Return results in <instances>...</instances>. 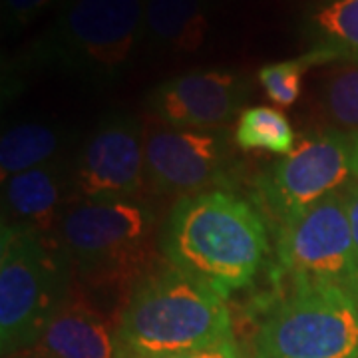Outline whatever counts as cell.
Wrapping results in <instances>:
<instances>
[{
	"label": "cell",
	"mask_w": 358,
	"mask_h": 358,
	"mask_svg": "<svg viewBox=\"0 0 358 358\" xmlns=\"http://www.w3.org/2000/svg\"><path fill=\"white\" fill-rule=\"evenodd\" d=\"M159 245L167 265L223 299L251 287L268 255L265 219L243 197L223 189L179 197Z\"/></svg>",
	"instance_id": "cell-1"
},
{
	"label": "cell",
	"mask_w": 358,
	"mask_h": 358,
	"mask_svg": "<svg viewBox=\"0 0 358 358\" xmlns=\"http://www.w3.org/2000/svg\"><path fill=\"white\" fill-rule=\"evenodd\" d=\"M229 338L227 299L171 265L136 285L117 320L120 358L192 352Z\"/></svg>",
	"instance_id": "cell-2"
},
{
	"label": "cell",
	"mask_w": 358,
	"mask_h": 358,
	"mask_svg": "<svg viewBox=\"0 0 358 358\" xmlns=\"http://www.w3.org/2000/svg\"><path fill=\"white\" fill-rule=\"evenodd\" d=\"M143 36L145 0H60L30 56L32 64L106 88L128 72Z\"/></svg>",
	"instance_id": "cell-3"
},
{
	"label": "cell",
	"mask_w": 358,
	"mask_h": 358,
	"mask_svg": "<svg viewBox=\"0 0 358 358\" xmlns=\"http://www.w3.org/2000/svg\"><path fill=\"white\" fill-rule=\"evenodd\" d=\"M154 213L140 199H82L66 209L54 241L92 289L131 293L154 271Z\"/></svg>",
	"instance_id": "cell-4"
},
{
	"label": "cell",
	"mask_w": 358,
	"mask_h": 358,
	"mask_svg": "<svg viewBox=\"0 0 358 358\" xmlns=\"http://www.w3.org/2000/svg\"><path fill=\"white\" fill-rule=\"evenodd\" d=\"M72 268L50 237L6 225L0 231V348L28 352L72 289Z\"/></svg>",
	"instance_id": "cell-5"
},
{
	"label": "cell",
	"mask_w": 358,
	"mask_h": 358,
	"mask_svg": "<svg viewBox=\"0 0 358 358\" xmlns=\"http://www.w3.org/2000/svg\"><path fill=\"white\" fill-rule=\"evenodd\" d=\"M253 358H358V299L341 285H293L267 308Z\"/></svg>",
	"instance_id": "cell-6"
},
{
	"label": "cell",
	"mask_w": 358,
	"mask_h": 358,
	"mask_svg": "<svg viewBox=\"0 0 358 358\" xmlns=\"http://www.w3.org/2000/svg\"><path fill=\"white\" fill-rule=\"evenodd\" d=\"M358 181V131L329 128L301 140L259 178V197L279 221Z\"/></svg>",
	"instance_id": "cell-7"
},
{
	"label": "cell",
	"mask_w": 358,
	"mask_h": 358,
	"mask_svg": "<svg viewBox=\"0 0 358 358\" xmlns=\"http://www.w3.org/2000/svg\"><path fill=\"white\" fill-rule=\"evenodd\" d=\"M277 261L293 285L331 282L350 289L358 279V257L343 192L279 225Z\"/></svg>",
	"instance_id": "cell-8"
},
{
	"label": "cell",
	"mask_w": 358,
	"mask_h": 358,
	"mask_svg": "<svg viewBox=\"0 0 358 358\" xmlns=\"http://www.w3.org/2000/svg\"><path fill=\"white\" fill-rule=\"evenodd\" d=\"M82 199H138L145 185V126L128 112L103 115L72 167Z\"/></svg>",
	"instance_id": "cell-9"
},
{
	"label": "cell",
	"mask_w": 358,
	"mask_h": 358,
	"mask_svg": "<svg viewBox=\"0 0 358 358\" xmlns=\"http://www.w3.org/2000/svg\"><path fill=\"white\" fill-rule=\"evenodd\" d=\"M229 143L219 129H183L155 124L145 128V176L166 195H193L223 181Z\"/></svg>",
	"instance_id": "cell-10"
},
{
	"label": "cell",
	"mask_w": 358,
	"mask_h": 358,
	"mask_svg": "<svg viewBox=\"0 0 358 358\" xmlns=\"http://www.w3.org/2000/svg\"><path fill=\"white\" fill-rule=\"evenodd\" d=\"M249 94V82L229 70H192L167 78L148 94L150 114L169 128L215 129L225 126Z\"/></svg>",
	"instance_id": "cell-11"
},
{
	"label": "cell",
	"mask_w": 358,
	"mask_h": 358,
	"mask_svg": "<svg viewBox=\"0 0 358 358\" xmlns=\"http://www.w3.org/2000/svg\"><path fill=\"white\" fill-rule=\"evenodd\" d=\"M28 355L36 358H120L117 324L84 294L70 289Z\"/></svg>",
	"instance_id": "cell-12"
},
{
	"label": "cell",
	"mask_w": 358,
	"mask_h": 358,
	"mask_svg": "<svg viewBox=\"0 0 358 358\" xmlns=\"http://www.w3.org/2000/svg\"><path fill=\"white\" fill-rule=\"evenodd\" d=\"M74 173L64 162H50L2 181V223L54 237L66 213Z\"/></svg>",
	"instance_id": "cell-13"
},
{
	"label": "cell",
	"mask_w": 358,
	"mask_h": 358,
	"mask_svg": "<svg viewBox=\"0 0 358 358\" xmlns=\"http://www.w3.org/2000/svg\"><path fill=\"white\" fill-rule=\"evenodd\" d=\"M209 34V0H145V36L169 54H195Z\"/></svg>",
	"instance_id": "cell-14"
},
{
	"label": "cell",
	"mask_w": 358,
	"mask_h": 358,
	"mask_svg": "<svg viewBox=\"0 0 358 358\" xmlns=\"http://www.w3.org/2000/svg\"><path fill=\"white\" fill-rule=\"evenodd\" d=\"M64 129L24 122L8 128L0 140V176L2 181L34 167L56 162V155L64 148Z\"/></svg>",
	"instance_id": "cell-15"
},
{
	"label": "cell",
	"mask_w": 358,
	"mask_h": 358,
	"mask_svg": "<svg viewBox=\"0 0 358 358\" xmlns=\"http://www.w3.org/2000/svg\"><path fill=\"white\" fill-rule=\"evenodd\" d=\"M307 22L317 48L358 62V0H329L308 14Z\"/></svg>",
	"instance_id": "cell-16"
},
{
	"label": "cell",
	"mask_w": 358,
	"mask_h": 358,
	"mask_svg": "<svg viewBox=\"0 0 358 358\" xmlns=\"http://www.w3.org/2000/svg\"><path fill=\"white\" fill-rule=\"evenodd\" d=\"M233 141L243 152H268L287 155L294 150V129L279 108L253 106L237 117Z\"/></svg>",
	"instance_id": "cell-17"
},
{
	"label": "cell",
	"mask_w": 358,
	"mask_h": 358,
	"mask_svg": "<svg viewBox=\"0 0 358 358\" xmlns=\"http://www.w3.org/2000/svg\"><path fill=\"white\" fill-rule=\"evenodd\" d=\"M333 62H338L336 54L315 46L296 58L263 66L257 72V80H259L261 88L265 90L271 102L277 103L279 108H289L301 98L303 82H305L308 70L313 66L333 64Z\"/></svg>",
	"instance_id": "cell-18"
},
{
	"label": "cell",
	"mask_w": 358,
	"mask_h": 358,
	"mask_svg": "<svg viewBox=\"0 0 358 358\" xmlns=\"http://www.w3.org/2000/svg\"><path fill=\"white\" fill-rule=\"evenodd\" d=\"M320 114L333 128L358 131V62L334 66L320 82Z\"/></svg>",
	"instance_id": "cell-19"
},
{
	"label": "cell",
	"mask_w": 358,
	"mask_h": 358,
	"mask_svg": "<svg viewBox=\"0 0 358 358\" xmlns=\"http://www.w3.org/2000/svg\"><path fill=\"white\" fill-rule=\"evenodd\" d=\"M56 0H0L2 8V28L14 34L36 22Z\"/></svg>",
	"instance_id": "cell-20"
},
{
	"label": "cell",
	"mask_w": 358,
	"mask_h": 358,
	"mask_svg": "<svg viewBox=\"0 0 358 358\" xmlns=\"http://www.w3.org/2000/svg\"><path fill=\"white\" fill-rule=\"evenodd\" d=\"M124 358H245L235 338L223 341L215 346L192 350V352H179V355H167V357H124Z\"/></svg>",
	"instance_id": "cell-21"
},
{
	"label": "cell",
	"mask_w": 358,
	"mask_h": 358,
	"mask_svg": "<svg viewBox=\"0 0 358 358\" xmlns=\"http://www.w3.org/2000/svg\"><path fill=\"white\" fill-rule=\"evenodd\" d=\"M343 197H345V207H346V215H348V223H350V231H352V239H355V247H357V257H358V181L350 183L343 192ZM358 285L357 282L350 287V291Z\"/></svg>",
	"instance_id": "cell-22"
},
{
	"label": "cell",
	"mask_w": 358,
	"mask_h": 358,
	"mask_svg": "<svg viewBox=\"0 0 358 358\" xmlns=\"http://www.w3.org/2000/svg\"><path fill=\"white\" fill-rule=\"evenodd\" d=\"M18 358H36V357H32V355H28V352H24V355H20Z\"/></svg>",
	"instance_id": "cell-23"
},
{
	"label": "cell",
	"mask_w": 358,
	"mask_h": 358,
	"mask_svg": "<svg viewBox=\"0 0 358 358\" xmlns=\"http://www.w3.org/2000/svg\"><path fill=\"white\" fill-rule=\"evenodd\" d=\"M352 293H355V296H357V299H358V285H357V287H355V289H352Z\"/></svg>",
	"instance_id": "cell-24"
}]
</instances>
